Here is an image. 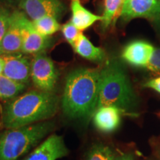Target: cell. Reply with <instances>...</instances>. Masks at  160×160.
Segmentation results:
<instances>
[{
	"instance_id": "obj_1",
	"label": "cell",
	"mask_w": 160,
	"mask_h": 160,
	"mask_svg": "<svg viewBox=\"0 0 160 160\" xmlns=\"http://www.w3.org/2000/svg\"><path fill=\"white\" fill-rule=\"evenodd\" d=\"M59 97L52 92L31 91L1 106L0 127L17 128L51 119L57 113Z\"/></svg>"
},
{
	"instance_id": "obj_2",
	"label": "cell",
	"mask_w": 160,
	"mask_h": 160,
	"mask_svg": "<svg viewBox=\"0 0 160 160\" xmlns=\"http://www.w3.org/2000/svg\"><path fill=\"white\" fill-rule=\"evenodd\" d=\"M100 70L79 68L65 79L61 101L63 113L70 119L93 117L99 100Z\"/></svg>"
},
{
	"instance_id": "obj_3",
	"label": "cell",
	"mask_w": 160,
	"mask_h": 160,
	"mask_svg": "<svg viewBox=\"0 0 160 160\" xmlns=\"http://www.w3.org/2000/svg\"><path fill=\"white\" fill-rule=\"evenodd\" d=\"M136 103V94L122 65L116 59L108 60L100 69L97 108L114 106L125 112L134 108Z\"/></svg>"
},
{
	"instance_id": "obj_4",
	"label": "cell",
	"mask_w": 160,
	"mask_h": 160,
	"mask_svg": "<svg viewBox=\"0 0 160 160\" xmlns=\"http://www.w3.org/2000/svg\"><path fill=\"white\" fill-rule=\"evenodd\" d=\"M54 128V122L43 121L0 131V160H18L35 147Z\"/></svg>"
},
{
	"instance_id": "obj_5",
	"label": "cell",
	"mask_w": 160,
	"mask_h": 160,
	"mask_svg": "<svg viewBox=\"0 0 160 160\" xmlns=\"http://www.w3.org/2000/svg\"><path fill=\"white\" fill-rule=\"evenodd\" d=\"M31 79L38 90L53 92L58 79L53 62L43 53L35 55L31 62Z\"/></svg>"
},
{
	"instance_id": "obj_6",
	"label": "cell",
	"mask_w": 160,
	"mask_h": 160,
	"mask_svg": "<svg viewBox=\"0 0 160 160\" xmlns=\"http://www.w3.org/2000/svg\"><path fill=\"white\" fill-rule=\"evenodd\" d=\"M119 17L124 22L145 18L160 25V0H125Z\"/></svg>"
},
{
	"instance_id": "obj_7",
	"label": "cell",
	"mask_w": 160,
	"mask_h": 160,
	"mask_svg": "<svg viewBox=\"0 0 160 160\" xmlns=\"http://www.w3.org/2000/svg\"><path fill=\"white\" fill-rule=\"evenodd\" d=\"M18 7L31 21L46 16L59 19L67 11L65 4L60 0H21Z\"/></svg>"
},
{
	"instance_id": "obj_8",
	"label": "cell",
	"mask_w": 160,
	"mask_h": 160,
	"mask_svg": "<svg viewBox=\"0 0 160 160\" xmlns=\"http://www.w3.org/2000/svg\"><path fill=\"white\" fill-rule=\"evenodd\" d=\"M19 19L22 33V52L26 54H39L49 47L51 39L36 30L33 22L28 19L23 12L19 11Z\"/></svg>"
},
{
	"instance_id": "obj_9",
	"label": "cell",
	"mask_w": 160,
	"mask_h": 160,
	"mask_svg": "<svg viewBox=\"0 0 160 160\" xmlns=\"http://www.w3.org/2000/svg\"><path fill=\"white\" fill-rule=\"evenodd\" d=\"M68 153L63 137L52 134L23 160H57L68 156Z\"/></svg>"
},
{
	"instance_id": "obj_10",
	"label": "cell",
	"mask_w": 160,
	"mask_h": 160,
	"mask_svg": "<svg viewBox=\"0 0 160 160\" xmlns=\"http://www.w3.org/2000/svg\"><path fill=\"white\" fill-rule=\"evenodd\" d=\"M5 68L3 75L19 83H28L31 78V62L21 53L3 55Z\"/></svg>"
},
{
	"instance_id": "obj_11",
	"label": "cell",
	"mask_w": 160,
	"mask_h": 160,
	"mask_svg": "<svg viewBox=\"0 0 160 160\" xmlns=\"http://www.w3.org/2000/svg\"><path fill=\"white\" fill-rule=\"evenodd\" d=\"M155 48L147 42L137 40L124 48L122 58L130 65L147 67Z\"/></svg>"
},
{
	"instance_id": "obj_12",
	"label": "cell",
	"mask_w": 160,
	"mask_h": 160,
	"mask_svg": "<svg viewBox=\"0 0 160 160\" xmlns=\"http://www.w3.org/2000/svg\"><path fill=\"white\" fill-rule=\"evenodd\" d=\"M0 47L4 55L13 54L22 52V33L19 19V11L12 13L10 25L0 42Z\"/></svg>"
},
{
	"instance_id": "obj_13",
	"label": "cell",
	"mask_w": 160,
	"mask_h": 160,
	"mask_svg": "<svg viewBox=\"0 0 160 160\" xmlns=\"http://www.w3.org/2000/svg\"><path fill=\"white\" fill-rule=\"evenodd\" d=\"M122 112L114 106H102L98 108L93 115L94 125L100 131L111 133L119 126L121 113Z\"/></svg>"
},
{
	"instance_id": "obj_14",
	"label": "cell",
	"mask_w": 160,
	"mask_h": 160,
	"mask_svg": "<svg viewBox=\"0 0 160 160\" xmlns=\"http://www.w3.org/2000/svg\"><path fill=\"white\" fill-rule=\"evenodd\" d=\"M71 22L81 31L89 28L95 22L102 19V16L96 15L86 9L80 0H71Z\"/></svg>"
},
{
	"instance_id": "obj_15",
	"label": "cell",
	"mask_w": 160,
	"mask_h": 160,
	"mask_svg": "<svg viewBox=\"0 0 160 160\" xmlns=\"http://www.w3.org/2000/svg\"><path fill=\"white\" fill-rule=\"evenodd\" d=\"M73 48L80 57L90 61L102 62L105 58V51L101 48L93 45L82 33L76 42Z\"/></svg>"
},
{
	"instance_id": "obj_16",
	"label": "cell",
	"mask_w": 160,
	"mask_h": 160,
	"mask_svg": "<svg viewBox=\"0 0 160 160\" xmlns=\"http://www.w3.org/2000/svg\"><path fill=\"white\" fill-rule=\"evenodd\" d=\"M26 88L25 84L13 81L5 75H0V99L10 100L17 97Z\"/></svg>"
},
{
	"instance_id": "obj_17",
	"label": "cell",
	"mask_w": 160,
	"mask_h": 160,
	"mask_svg": "<svg viewBox=\"0 0 160 160\" xmlns=\"http://www.w3.org/2000/svg\"><path fill=\"white\" fill-rule=\"evenodd\" d=\"M125 0H105L104 12L102 16V28L106 30L120 17Z\"/></svg>"
},
{
	"instance_id": "obj_18",
	"label": "cell",
	"mask_w": 160,
	"mask_h": 160,
	"mask_svg": "<svg viewBox=\"0 0 160 160\" xmlns=\"http://www.w3.org/2000/svg\"><path fill=\"white\" fill-rule=\"evenodd\" d=\"M33 22L37 31L45 37L54 34L61 29V25L58 22L57 19L51 16H46Z\"/></svg>"
},
{
	"instance_id": "obj_19",
	"label": "cell",
	"mask_w": 160,
	"mask_h": 160,
	"mask_svg": "<svg viewBox=\"0 0 160 160\" xmlns=\"http://www.w3.org/2000/svg\"><path fill=\"white\" fill-rule=\"evenodd\" d=\"M115 155L108 146L97 144L92 147L87 160H114Z\"/></svg>"
},
{
	"instance_id": "obj_20",
	"label": "cell",
	"mask_w": 160,
	"mask_h": 160,
	"mask_svg": "<svg viewBox=\"0 0 160 160\" xmlns=\"http://www.w3.org/2000/svg\"><path fill=\"white\" fill-rule=\"evenodd\" d=\"M61 30L66 41L71 45L72 48L74 47L76 42L81 35L82 31H79L71 21L62 26Z\"/></svg>"
},
{
	"instance_id": "obj_21",
	"label": "cell",
	"mask_w": 160,
	"mask_h": 160,
	"mask_svg": "<svg viewBox=\"0 0 160 160\" xmlns=\"http://www.w3.org/2000/svg\"><path fill=\"white\" fill-rule=\"evenodd\" d=\"M12 13L3 4L0 2V42L11 22Z\"/></svg>"
},
{
	"instance_id": "obj_22",
	"label": "cell",
	"mask_w": 160,
	"mask_h": 160,
	"mask_svg": "<svg viewBox=\"0 0 160 160\" xmlns=\"http://www.w3.org/2000/svg\"><path fill=\"white\" fill-rule=\"evenodd\" d=\"M146 68L150 71L160 74V48H154Z\"/></svg>"
},
{
	"instance_id": "obj_23",
	"label": "cell",
	"mask_w": 160,
	"mask_h": 160,
	"mask_svg": "<svg viewBox=\"0 0 160 160\" xmlns=\"http://www.w3.org/2000/svg\"><path fill=\"white\" fill-rule=\"evenodd\" d=\"M144 87L153 89L160 93V77L149 80L144 85Z\"/></svg>"
},
{
	"instance_id": "obj_24",
	"label": "cell",
	"mask_w": 160,
	"mask_h": 160,
	"mask_svg": "<svg viewBox=\"0 0 160 160\" xmlns=\"http://www.w3.org/2000/svg\"><path fill=\"white\" fill-rule=\"evenodd\" d=\"M21 0H0V2L3 5H8V6H18Z\"/></svg>"
},
{
	"instance_id": "obj_25",
	"label": "cell",
	"mask_w": 160,
	"mask_h": 160,
	"mask_svg": "<svg viewBox=\"0 0 160 160\" xmlns=\"http://www.w3.org/2000/svg\"><path fill=\"white\" fill-rule=\"evenodd\" d=\"M114 160H134L133 156L130 153H125V154H122L119 157H115Z\"/></svg>"
},
{
	"instance_id": "obj_26",
	"label": "cell",
	"mask_w": 160,
	"mask_h": 160,
	"mask_svg": "<svg viewBox=\"0 0 160 160\" xmlns=\"http://www.w3.org/2000/svg\"><path fill=\"white\" fill-rule=\"evenodd\" d=\"M4 68H5V59L4 56H0V75L2 74Z\"/></svg>"
},
{
	"instance_id": "obj_27",
	"label": "cell",
	"mask_w": 160,
	"mask_h": 160,
	"mask_svg": "<svg viewBox=\"0 0 160 160\" xmlns=\"http://www.w3.org/2000/svg\"><path fill=\"white\" fill-rule=\"evenodd\" d=\"M2 55H4V53H3L2 50V48H1V47H0V56H2Z\"/></svg>"
}]
</instances>
